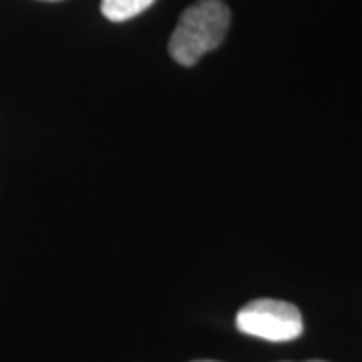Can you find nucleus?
Returning a JSON list of instances; mask_svg holds the SVG:
<instances>
[{
    "label": "nucleus",
    "instance_id": "nucleus-1",
    "mask_svg": "<svg viewBox=\"0 0 362 362\" xmlns=\"http://www.w3.org/2000/svg\"><path fill=\"white\" fill-rule=\"evenodd\" d=\"M230 8L221 0H197L181 14L169 40V54L181 66H194L218 49L230 28Z\"/></svg>",
    "mask_w": 362,
    "mask_h": 362
},
{
    "label": "nucleus",
    "instance_id": "nucleus-2",
    "mask_svg": "<svg viewBox=\"0 0 362 362\" xmlns=\"http://www.w3.org/2000/svg\"><path fill=\"white\" fill-rule=\"evenodd\" d=\"M235 326L247 337L268 342H290L304 332L302 314L284 300L259 298L246 304L235 316Z\"/></svg>",
    "mask_w": 362,
    "mask_h": 362
},
{
    "label": "nucleus",
    "instance_id": "nucleus-3",
    "mask_svg": "<svg viewBox=\"0 0 362 362\" xmlns=\"http://www.w3.org/2000/svg\"><path fill=\"white\" fill-rule=\"evenodd\" d=\"M156 0H101V13L111 23H125L147 11Z\"/></svg>",
    "mask_w": 362,
    "mask_h": 362
},
{
    "label": "nucleus",
    "instance_id": "nucleus-4",
    "mask_svg": "<svg viewBox=\"0 0 362 362\" xmlns=\"http://www.w3.org/2000/svg\"><path fill=\"white\" fill-rule=\"evenodd\" d=\"M194 362H218V361H194Z\"/></svg>",
    "mask_w": 362,
    "mask_h": 362
},
{
    "label": "nucleus",
    "instance_id": "nucleus-5",
    "mask_svg": "<svg viewBox=\"0 0 362 362\" xmlns=\"http://www.w3.org/2000/svg\"><path fill=\"white\" fill-rule=\"evenodd\" d=\"M45 2H59V0H45Z\"/></svg>",
    "mask_w": 362,
    "mask_h": 362
},
{
    "label": "nucleus",
    "instance_id": "nucleus-6",
    "mask_svg": "<svg viewBox=\"0 0 362 362\" xmlns=\"http://www.w3.org/2000/svg\"><path fill=\"white\" fill-rule=\"evenodd\" d=\"M308 362H326V361H308Z\"/></svg>",
    "mask_w": 362,
    "mask_h": 362
}]
</instances>
